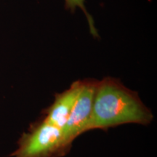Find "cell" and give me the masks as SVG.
Listing matches in <instances>:
<instances>
[{"mask_svg":"<svg viewBox=\"0 0 157 157\" xmlns=\"http://www.w3.org/2000/svg\"><path fill=\"white\" fill-rule=\"evenodd\" d=\"M82 87V80H78L71 84L67 90L60 93L55 94L53 103L42 111L44 114L43 119L60 129H63Z\"/></svg>","mask_w":157,"mask_h":157,"instance_id":"4","label":"cell"},{"mask_svg":"<svg viewBox=\"0 0 157 157\" xmlns=\"http://www.w3.org/2000/svg\"><path fill=\"white\" fill-rule=\"evenodd\" d=\"M153 119L154 114L137 92L127 88L117 78L105 76L98 80L87 132L127 124L148 125Z\"/></svg>","mask_w":157,"mask_h":157,"instance_id":"1","label":"cell"},{"mask_svg":"<svg viewBox=\"0 0 157 157\" xmlns=\"http://www.w3.org/2000/svg\"><path fill=\"white\" fill-rule=\"evenodd\" d=\"M98 80L93 78L82 80V87L68 119L62 129L68 144L76 137L87 132V127L93 111Z\"/></svg>","mask_w":157,"mask_h":157,"instance_id":"3","label":"cell"},{"mask_svg":"<svg viewBox=\"0 0 157 157\" xmlns=\"http://www.w3.org/2000/svg\"><path fill=\"white\" fill-rule=\"evenodd\" d=\"M64 1L65 8L66 10H70L72 13H75L76 8H79L83 12L86 18H87L88 25H89L90 34L93 35L95 38H98L99 35H98L97 29L95 28V22H94L92 15L88 13L87 10L86 8L85 5H84V0H64Z\"/></svg>","mask_w":157,"mask_h":157,"instance_id":"5","label":"cell"},{"mask_svg":"<svg viewBox=\"0 0 157 157\" xmlns=\"http://www.w3.org/2000/svg\"><path fill=\"white\" fill-rule=\"evenodd\" d=\"M71 148L61 129L41 119L21 135L10 157H62Z\"/></svg>","mask_w":157,"mask_h":157,"instance_id":"2","label":"cell"}]
</instances>
